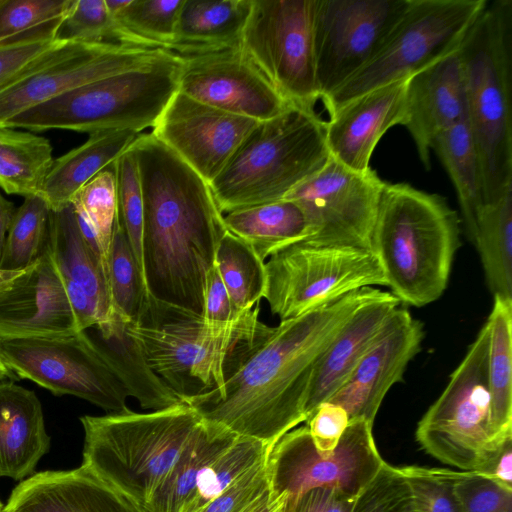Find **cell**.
Here are the masks:
<instances>
[{
  "instance_id": "1",
  "label": "cell",
  "mask_w": 512,
  "mask_h": 512,
  "mask_svg": "<svg viewBox=\"0 0 512 512\" xmlns=\"http://www.w3.org/2000/svg\"><path fill=\"white\" fill-rule=\"evenodd\" d=\"M381 292L367 287L270 327L228 357L224 384L187 403L210 424L269 447L305 422L314 370L338 332L364 303Z\"/></svg>"
},
{
  "instance_id": "2",
  "label": "cell",
  "mask_w": 512,
  "mask_h": 512,
  "mask_svg": "<svg viewBox=\"0 0 512 512\" xmlns=\"http://www.w3.org/2000/svg\"><path fill=\"white\" fill-rule=\"evenodd\" d=\"M144 203L143 255L149 292L201 314L207 271L227 232L210 185L154 135L131 144Z\"/></svg>"
},
{
  "instance_id": "3",
  "label": "cell",
  "mask_w": 512,
  "mask_h": 512,
  "mask_svg": "<svg viewBox=\"0 0 512 512\" xmlns=\"http://www.w3.org/2000/svg\"><path fill=\"white\" fill-rule=\"evenodd\" d=\"M460 244V220L444 197L385 181L371 249L401 303L422 307L436 301Z\"/></svg>"
},
{
  "instance_id": "4",
  "label": "cell",
  "mask_w": 512,
  "mask_h": 512,
  "mask_svg": "<svg viewBox=\"0 0 512 512\" xmlns=\"http://www.w3.org/2000/svg\"><path fill=\"white\" fill-rule=\"evenodd\" d=\"M484 203L512 184V0L488 1L458 49Z\"/></svg>"
},
{
  "instance_id": "5",
  "label": "cell",
  "mask_w": 512,
  "mask_h": 512,
  "mask_svg": "<svg viewBox=\"0 0 512 512\" xmlns=\"http://www.w3.org/2000/svg\"><path fill=\"white\" fill-rule=\"evenodd\" d=\"M84 430L82 466L144 509L203 424L181 402L164 409L129 408L80 418Z\"/></svg>"
},
{
  "instance_id": "6",
  "label": "cell",
  "mask_w": 512,
  "mask_h": 512,
  "mask_svg": "<svg viewBox=\"0 0 512 512\" xmlns=\"http://www.w3.org/2000/svg\"><path fill=\"white\" fill-rule=\"evenodd\" d=\"M330 158L325 121L312 109L291 105L257 124L210 187L223 214L276 202Z\"/></svg>"
},
{
  "instance_id": "7",
  "label": "cell",
  "mask_w": 512,
  "mask_h": 512,
  "mask_svg": "<svg viewBox=\"0 0 512 512\" xmlns=\"http://www.w3.org/2000/svg\"><path fill=\"white\" fill-rule=\"evenodd\" d=\"M182 58L166 50L151 63L70 90L8 121L30 132L69 130L93 134L128 130L140 134L157 123L178 91Z\"/></svg>"
},
{
  "instance_id": "8",
  "label": "cell",
  "mask_w": 512,
  "mask_h": 512,
  "mask_svg": "<svg viewBox=\"0 0 512 512\" xmlns=\"http://www.w3.org/2000/svg\"><path fill=\"white\" fill-rule=\"evenodd\" d=\"M259 310L257 304L237 326L217 332L200 313L150 294L127 326L150 368L187 403L223 386L225 363L240 343L254 336Z\"/></svg>"
},
{
  "instance_id": "9",
  "label": "cell",
  "mask_w": 512,
  "mask_h": 512,
  "mask_svg": "<svg viewBox=\"0 0 512 512\" xmlns=\"http://www.w3.org/2000/svg\"><path fill=\"white\" fill-rule=\"evenodd\" d=\"M487 0H409L373 59L323 98L330 114L377 87L409 78L458 50Z\"/></svg>"
},
{
  "instance_id": "10",
  "label": "cell",
  "mask_w": 512,
  "mask_h": 512,
  "mask_svg": "<svg viewBox=\"0 0 512 512\" xmlns=\"http://www.w3.org/2000/svg\"><path fill=\"white\" fill-rule=\"evenodd\" d=\"M489 337L486 321L416 429L427 453L462 471L476 472L499 439L491 428Z\"/></svg>"
},
{
  "instance_id": "11",
  "label": "cell",
  "mask_w": 512,
  "mask_h": 512,
  "mask_svg": "<svg viewBox=\"0 0 512 512\" xmlns=\"http://www.w3.org/2000/svg\"><path fill=\"white\" fill-rule=\"evenodd\" d=\"M264 299L280 321L300 316L351 292L386 286L372 249L302 240L265 263Z\"/></svg>"
},
{
  "instance_id": "12",
  "label": "cell",
  "mask_w": 512,
  "mask_h": 512,
  "mask_svg": "<svg viewBox=\"0 0 512 512\" xmlns=\"http://www.w3.org/2000/svg\"><path fill=\"white\" fill-rule=\"evenodd\" d=\"M372 426L363 419L350 420L331 451L315 446L307 426L290 430L270 447L266 457L270 493L286 502L310 489L327 487L357 498L385 464Z\"/></svg>"
},
{
  "instance_id": "13",
  "label": "cell",
  "mask_w": 512,
  "mask_h": 512,
  "mask_svg": "<svg viewBox=\"0 0 512 512\" xmlns=\"http://www.w3.org/2000/svg\"><path fill=\"white\" fill-rule=\"evenodd\" d=\"M316 0H252L240 45L291 105L320 100L314 61Z\"/></svg>"
},
{
  "instance_id": "14",
  "label": "cell",
  "mask_w": 512,
  "mask_h": 512,
  "mask_svg": "<svg viewBox=\"0 0 512 512\" xmlns=\"http://www.w3.org/2000/svg\"><path fill=\"white\" fill-rule=\"evenodd\" d=\"M0 357L11 373L56 396H75L108 413L128 409L123 385L88 330L54 337L3 340Z\"/></svg>"
},
{
  "instance_id": "15",
  "label": "cell",
  "mask_w": 512,
  "mask_h": 512,
  "mask_svg": "<svg viewBox=\"0 0 512 512\" xmlns=\"http://www.w3.org/2000/svg\"><path fill=\"white\" fill-rule=\"evenodd\" d=\"M408 3L409 0H316L313 42L320 100L373 59Z\"/></svg>"
},
{
  "instance_id": "16",
  "label": "cell",
  "mask_w": 512,
  "mask_h": 512,
  "mask_svg": "<svg viewBox=\"0 0 512 512\" xmlns=\"http://www.w3.org/2000/svg\"><path fill=\"white\" fill-rule=\"evenodd\" d=\"M165 51L114 43L63 41L0 90V126L77 87L151 63Z\"/></svg>"
},
{
  "instance_id": "17",
  "label": "cell",
  "mask_w": 512,
  "mask_h": 512,
  "mask_svg": "<svg viewBox=\"0 0 512 512\" xmlns=\"http://www.w3.org/2000/svg\"><path fill=\"white\" fill-rule=\"evenodd\" d=\"M384 183L372 169L356 172L331 157L285 199L294 201L305 215L309 227L305 241L371 249Z\"/></svg>"
},
{
  "instance_id": "18",
  "label": "cell",
  "mask_w": 512,
  "mask_h": 512,
  "mask_svg": "<svg viewBox=\"0 0 512 512\" xmlns=\"http://www.w3.org/2000/svg\"><path fill=\"white\" fill-rule=\"evenodd\" d=\"M181 58L178 91L199 102L258 122L291 106L241 45Z\"/></svg>"
},
{
  "instance_id": "19",
  "label": "cell",
  "mask_w": 512,
  "mask_h": 512,
  "mask_svg": "<svg viewBox=\"0 0 512 512\" xmlns=\"http://www.w3.org/2000/svg\"><path fill=\"white\" fill-rule=\"evenodd\" d=\"M258 123L177 91L151 134L210 185Z\"/></svg>"
},
{
  "instance_id": "20",
  "label": "cell",
  "mask_w": 512,
  "mask_h": 512,
  "mask_svg": "<svg viewBox=\"0 0 512 512\" xmlns=\"http://www.w3.org/2000/svg\"><path fill=\"white\" fill-rule=\"evenodd\" d=\"M79 332L60 274L45 246L0 285V341Z\"/></svg>"
},
{
  "instance_id": "21",
  "label": "cell",
  "mask_w": 512,
  "mask_h": 512,
  "mask_svg": "<svg viewBox=\"0 0 512 512\" xmlns=\"http://www.w3.org/2000/svg\"><path fill=\"white\" fill-rule=\"evenodd\" d=\"M425 337L424 324L398 307L388 325L354 371L328 400L342 406L349 420L374 423L389 389L403 378Z\"/></svg>"
},
{
  "instance_id": "22",
  "label": "cell",
  "mask_w": 512,
  "mask_h": 512,
  "mask_svg": "<svg viewBox=\"0 0 512 512\" xmlns=\"http://www.w3.org/2000/svg\"><path fill=\"white\" fill-rule=\"evenodd\" d=\"M408 78L370 90L337 108L325 121L330 156L356 172H367L381 137L402 125Z\"/></svg>"
},
{
  "instance_id": "23",
  "label": "cell",
  "mask_w": 512,
  "mask_h": 512,
  "mask_svg": "<svg viewBox=\"0 0 512 512\" xmlns=\"http://www.w3.org/2000/svg\"><path fill=\"white\" fill-rule=\"evenodd\" d=\"M459 49V48H458ZM467 117V103L458 50L408 78L403 126L418 156L430 169L434 139Z\"/></svg>"
},
{
  "instance_id": "24",
  "label": "cell",
  "mask_w": 512,
  "mask_h": 512,
  "mask_svg": "<svg viewBox=\"0 0 512 512\" xmlns=\"http://www.w3.org/2000/svg\"><path fill=\"white\" fill-rule=\"evenodd\" d=\"M2 512H147L82 465L21 481Z\"/></svg>"
},
{
  "instance_id": "25",
  "label": "cell",
  "mask_w": 512,
  "mask_h": 512,
  "mask_svg": "<svg viewBox=\"0 0 512 512\" xmlns=\"http://www.w3.org/2000/svg\"><path fill=\"white\" fill-rule=\"evenodd\" d=\"M400 304L391 292L381 290L348 319L314 370L305 405V422L345 383Z\"/></svg>"
},
{
  "instance_id": "26",
  "label": "cell",
  "mask_w": 512,
  "mask_h": 512,
  "mask_svg": "<svg viewBox=\"0 0 512 512\" xmlns=\"http://www.w3.org/2000/svg\"><path fill=\"white\" fill-rule=\"evenodd\" d=\"M50 447L42 405L36 393L13 381H0V477L32 475Z\"/></svg>"
},
{
  "instance_id": "27",
  "label": "cell",
  "mask_w": 512,
  "mask_h": 512,
  "mask_svg": "<svg viewBox=\"0 0 512 512\" xmlns=\"http://www.w3.org/2000/svg\"><path fill=\"white\" fill-rule=\"evenodd\" d=\"M125 317L113 311L106 323L89 333L128 397L143 409L159 410L181 403L176 394L150 368L142 349L128 331Z\"/></svg>"
},
{
  "instance_id": "28",
  "label": "cell",
  "mask_w": 512,
  "mask_h": 512,
  "mask_svg": "<svg viewBox=\"0 0 512 512\" xmlns=\"http://www.w3.org/2000/svg\"><path fill=\"white\" fill-rule=\"evenodd\" d=\"M46 248L62 281L81 287L97 307L101 324L108 322L113 314L108 281L100 259L81 234L71 204L50 212Z\"/></svg>"
},
{
  "instance_id": "29",
  "label": "cell",
  "mask_w": 512,
  "mask_h": 512,
  "mask_svg": "<svg viewBox=\"0 0 512 512\" xmlns=\"http://www.w3.org/2000/svg\"><path fill=\"white\" fill-rule=\"evenodd\" d=\"M252 0H184L170 51L181 56L240 45Z\"/></svg>"
},
{
  "instance_id": "30",
  "label": "cell",
  "mask_w": 512,
  "mask_h": 512,
  "mask_svg": "<svg viewBox=\"0 0 512 512\" xmlns=\"http://www.w3.org/2000/svg\"><path fill=\"white\" fill-rule=\"evenodd\" d=\"M138 136V133L128 130L93 133L80 146L53 159L40 195L50 210L68 206L74 194L112 165Z\"/></svg>"
},
{
  "instance_id": "31",
  "label": "cell",
  "mask_w": 512,
  "mask_h": 512,
  "mask_svg": "<svg viewBox=\"0 0 512 512\" xmlns=\"http://www.w3.org/2000/svg\"><path fill=\"white\" fill-rule=\"evenodd\" d=\"M224 224L264 262L309 236L303 211L289 199L230 211L224 214Z\"/></svg>"
},
{
  "instance_id": "32",
  "label": "cell",
  "mask_w": 512,
  "mask_h": 512,
  "mask_svg": "<svg viewBox=\"0 0 512 512\" xmlns=\"http://www.w3.org/2000/svg\"><path fill=\"white\" fill-rule=\"evenodd\" d=\"M239 437L203 420L193 440L145 507L147 512H181L208 466Z\"/></svg>"
},
{
  "instance_id": "33",
  "label": "cell",
  "mask_w": 512,
  "mask_h": 512,
  "mask_svg": "<svg viewBox=\"0 0 512 512\" xmlns=\"http://www.w3.org/2000/svg\"><path fill=\"white\" fill-rule=\"evenodd\" d=\"M472 244L493 296L512 300V184L481 207Z\"/></svg>"
},
{
  "instance_id": "34",
  "label": "cell",
  "mask_w": 512,
  "mask_h": 512,
  "mask_svg": "<svg viewBox=\"0 0 512 512\" xmlns=\"http://www.w3.org/2000/svg\"><path fill=\"white\" fill-rule=\"evenodd\" d=\"M431 150L440 159L455 188L466 234L472 242L484 204L480 163L467 117L441 132Z\"/></svg>"
},
{
  "instance_id": "35",
  "label": "cell",
  "mask_w": 512,
  "mask_h": 512,
  "mask_svg": "<svg viewBox=\"0 0 512 512\" xmlns=\"http://www.w3.org/2000/svg\"><path fill=\"white\" fill-rule=\"evenodd\" d=\"M50 141L30 131L0 126V189L24 198L40 196L52 165Z\"/></svg>"
},
{
  "instance_id": "36",
  "label": "cell",
  "mask_w": 512,
  "mask_h": 512,
  "mask_svg": "<svg viewBox=\"0 0 512 512\" xmlns=\"http://www.w3.org/2000/svg\"><path fill=\"white\" fill-rule=\"evenodd\" d=\"M489 324L488 380L495 438L512 435V300L494 296Z\"/></svg>"
},
{
  "instance_id": "37",
  "label": "cell",
  "mask_w": 512,
  "mask_h": 512,
  "mask_svg": "<svg viewBox=\"0 0 512 512\" xmlns=\"http://www.w3.org/2000/svg\"><path fill=\"white\" fill-rule=\"evenodd\" d=\"M215 265L237 317L250 312L264 298L265 262L248 244L228 231L218 246Z\"/></svg>"
},
{
  "instance_id": "38",
  "label": "cell",
  "mask_w": 512,
  "mask_h": 512,
  "mask_svg": "<svg viewBox=\"0 0 512 512\" xmlns=\"http://www.w3.org/2000/svg\"><path fill=\"white\" fill-rule=\"evenodd\" d=\"M184 0H128L110 15L121 36V44L169 50L174 42Z\"/></svg>"
},
{
  "instance_id": "39",
  "label": "cell",
  "mask_w": 512,
  "mask_h": 512,
  "mask_svg": "<svg viewBox=\"0 0 512 512\" xmlns=\"http://www.w3.org/2000/svg\"><path fill=\"white\" fill-rule=\"evenodd\" d=\"M50 208L41 196L24 198L16 209L0 257V269L22 271L44 251Z\"/></svg>"
},
{
  "instance_id": "40",
  "label": "cell",
  "mask_w": 512,
  "mask_h": 512,
  "mask_svg": "<svg viewBox=\"0 0 512 512\" xmlns=\"http://www.w3.org/2000/svg\"><path fill=\"white\" fill-rule=\"evenodd\" d=\"M269 449L260 441L239 437L208 466L181 512H199L245 473L265 461Z\"/></svg>"
},
{
  "instance_id": "41",
  "label": "cell",
  "mask_w": 512,
  "mask_h": 512,
  "mask_svg": "<svg viewBox=\"0 0 512 512\" xmlns=\"http://www.w3.org/2000/svg\"><path fill=\"white\" fill-rule=\"evenodd\" d=\"M70 204L75 213L89 223L97 237L103 271L108 281L110 247L117 221V191L113 164L82 186L74 194Z\"/></svg>"
},
{
  "instance_id": "42",
  "label": "cell",
  "mask_w": 512,
  "mask_h": 512,
  "mask_svg": "<svg viewBox=\"0 0 512 512\" xmlns=\"http://www.w3.org/2000/svg\"><path fill=\"white\" fill-rule=\"evenodd\" d=\"M113 166L116 177L117 220L126 233L144 285L149 292L143 255V193L133 148L130 146L116 159Z\"/></svg>"
},
{
  "instance_id": "43",
  "label": "cell",
  "mask_w": 512,
  "mask_h": 512,
  "mask_svg": "<svg viewBox=\"0 0 512 512\" xmlns=\"http://www.w3.org/2000/svg\"><path fill=\"white\" fill-rule=\"evenodd\" d=\"M108 283L114 312L134 320L147 291L124 229L116 221L110 247Z\"/></svg>"
},
{
  "instance_id": "44",
  "label": "cell",
  "mask_w": 512,
  "mask_h": 512,
  "mask_svg": "<svg viewBox=\"0 0 512 512\" xmlns=\"http://www.w3.org/2000/svg\"><path fill=\"white\" fill-rule=\"evenodd\" d=\"M63 16L0 42V90L63 42L56 38Z\"/></svg>"
},
{
  "instance_id": "45",
  "label": "cell",
  "mask_w": 512,
  "mask_h": 512,
  "mask_svg": "<svg viewBox=\"0 0 512 512\" xmlns=\"http://www.w3.org/2000/svg\"><path fill=\"white\" fill-rule=\"evenodd\" d=\"M56 38L66 42L121 44L120 32L105 0H72L58 26Z\"/></svg>"
},
{
  "instance_id": "46",
  "label": "cell",
  "mask_w": 512,
  "mask_h": 512,
  "mask_svg": "<svg viewBox=\"0 0 512 512\" xmlns=\"http://www.w3.org/2000/svg\"><path fill=\"white\" fill-rule=\"evenodd\" d=\"M410 489L413 512H461L455 492L460 472L444 468L402 467Z\"/></svg>"
},
{
  "instance_id": "47",
  "label": "cell",
  "mask_w": 512,
  "mask_h": 512,
  "mask_svg": "<svg viewBox=\"0 0 512 512\" xmlns=\"http://www.w3.org/2000/svg\"><path fill=\"white\" fill-rule=\"evenodd\" d=\"M351 512H413L410 489L401 468L385 462L357 496Z\"/></svg>"
},
{
  "instance_id": "48",
  "label": "cell",
  "mask_w": 512,
  "mask_h": 512,
  "mask_svg": "<svg viewBox=\"0 0 512 512\" xmlns=\"http://www.w3.org/2000/svg\"><path fill=\"white\" fill-rule=\"evenodd\" d=\"M72 0H0V42L62 17Z\"/></svg>"
},
{
  "instance_id": "49",
  "label": "cell",
  "mask_w": 512,
  "mask_h": 512,
  "mask_svg": "<svg viewBox=\"0 0 512 512\" xmlns=\"http://www.w3.org/2000/svg\"><path fill=\"white\" fill-rule=\"evenodd\" d=\"M461 512H512V490L472 471H461L455 483Z\"/></svg>"
},
{
  "instance_id": "50",
  "label": "cell",
  "mask_w": 512,
  "mask_h": 512,
  "mask_svg": "<svg viewBox=\"0 0 512 512\" xmlns=\"http://www.w3.org/2000/svg\"><path fill=\"white\" fill-rule=\"evenodd\" d=\"M265 461L245 473L199 512H245L269 491Z\"/></svg>"
},
{
  "instance_id": "51",
  "label": "cell",
  "mask_w": 512,
  "mask_h": 512,
  "mask_svg": "<svg viewBox=\"0 0 512 512\" xmlns=\"http://www.w3.org/2000/svg\"><path fill=\"white\" fill-rule=\"evenodd\" d=\"M247 314L237 317L233 313L227 290L214 262L206 273L203 287L201 316L205 324L213 331H224L238 325Z\"/></svg>"
},
{
  "instance_id": "52",
  "label": "cell",
  "mask_w": 512,
  "mask_h": 512,
  "mask_svg": "<svg viewBox=\"0 0 512 512\" xmlns=\"http://www.w3.org/2000/svg\"><path fill=\"white\" fill-rule=\"evenodd\" d=\"M350 420L346 410L330 401L320 404L306 426L315 446L321 451H331L338 444Z\"/></svg>"
},
{
  "instance_id": "53",
  "label": "cell",
  "mask_w": 512,
  "mask_h": 512,
  "mask_svg": "<svg viewBox=\"0 0 512 512\" xmlns=\"http://www.w3.org/2000/svg\"><path fill=\"white\" fill-rule=\"evenodd\" d=\"M355 500L336 489L317 487L286 501L282 512H351Z\"/></svg>"
},
{
  "instance_id": "54",
  "label": "cell",
  "mask_w": 512,
  "mask_h": 512,
  "mask_svg": "<svg viewBox=\"0 0 512 512\" xmlns=\"http://www.w3.org/2000/svg\"><path fill=\"white\" fill-rule=\"evenodd\" d=\"M476 473L512 490V435L493 443Z\"/></svg>"
},
{
  "instance_id": "55",
  "label": "cell",
  "mask_w": 512,
  "mask_h": 512,
  "mask_svg": "<svg viewBox=\"0 0 512 512\" xmlns=\"http://www.w3.org/2000/svg\"><path fill=\"white\" fill-rule=\"evenodd\" d=\"M16 209L0 192V257Z\"/></svg>"
},
{
  "instance_id": "56",
  "label": "cell",
  "mask_w": 512,
  "mask_h": 512,
  "mask_svg": "<svg viewBox=\"0 0 512 512\" xmlns=\"http://www.w3.org/2000/svg\"><path fill=\"white\" fill-rule=\"evenodd\" d=\"M284 503V498L274 497L270 491H268L245 512H282Z\"/></svg>"
},
{
  "instance_id": "57",
  "label": "cell",
  "mask_w": 512,
  "mask_h": 512,
  "mask_svg": "<svg viewBox=\"0 0 512 512\" xmlns=\"http://www.w3.org/2000/svg\"><path fill=\"white\" fill-rule=\"evenodd\" d=\"M18 272L20 271H6V270H2L0 269V285L7 281L8 279L12 278L14 275H16Z\"/></svg>"
},
{
  "instance_id": "58",
  "label": "cell",
  "mask_w": 512,
  "mask_h": 512,
  "mask_svg": "<svg viewBox=\"0 0 512 512\" xmlns=\"http://www.w3.org/2000/svg\"><path fill=\"white\" fill-rule=\"evenodd\" d=\"M11 375L12 373L8 370L0 357V381L7 377H11Z\"/></svg>"
},
{
  "instance_id": "59",
  "label": "cell",
  "mask_w": 512,
  "mask_h": 512,
  "mask_svg": "<svg viewBox=\"0 0 512 512\" xmlns=\"http://www.w3.org/2000/svg\"><path fill=\"white\" fill-rule=\"evenodd\" d=\"M2 509H3V507H2V503H1V501H0V512H2Z\"/></svg>"
}]
</instances>
